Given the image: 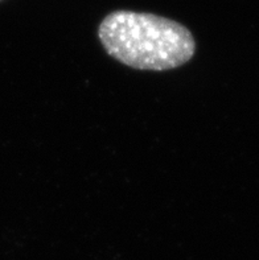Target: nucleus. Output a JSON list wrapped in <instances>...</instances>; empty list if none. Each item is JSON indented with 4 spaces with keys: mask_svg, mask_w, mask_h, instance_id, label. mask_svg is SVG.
<instances>
[{
    "mask_svg": "<svg viewBox=\"0 0 259 260\" xmlns=\"http://www.w3.org/2000/svg\"><path fill=\"white\" fill-rule=\"evenodd\" d=\"M98 36L110 56L138 70L176 69L196 52L188 28L152 13L115 11L102 20Z\"/></svg>",
    "mask_w": 259,
    "mask_h": 260,
    "instance_id": "obj_1",
    "label": "nucleus"
}]
</instances>
